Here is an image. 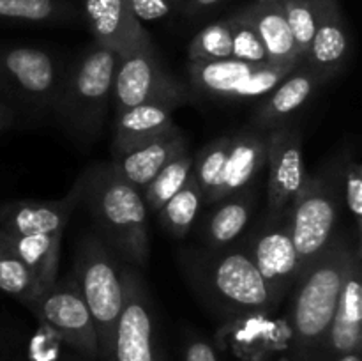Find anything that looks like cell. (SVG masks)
Instances as JSON below:
<instances>
[{
	"instance_id": "obj_4",
	"label": "cell",
	"mask_w": 362,
	"mask_h": 361,
	"mask_svg": "<svg viewBox=\"0 0 362 361\" xmlns=\"http://www.w3.org/2000/svg\"><path fill=\"white\" fill-rule=\"evenodd\" d=\"M119 55L92 42L64 69L52 113L81 145L92 144L105 127Z\"/></svg>"
},
{
	"instance_id": "obj_8",
	"label": "cell",
	"mask_w": 362,
	"mask_h": 361,
	"mask_svg": "<svg viewBox=\"0 0 362 361\" xmlns=\"http://www.w3.org/2000/svg\"><path fill=\"white\" fill-rule=\"evenodd\" d=\"M191 99L189 87L163 66L154 45L140 46L119 57L112 99L115 113L147 103L168 105L177 110Z\"/></svg>"
},
{
	"instance_id": "obj_37",
	"label": "cell",
	"mask_w": 362,
	"mask_h": 361,
	"mask_svg": "<svg viewBox=\"0 0 362 361\" xmlns=\"http://www.w3.org/2000/svg\"><path fill=\"white\" fill-rule=\"evenodd\" d=\"M16 120H18L16 115H14V113L11 112L2 101H0V133L9 130V127H13L14 124H16Z\"/></svg>"
},
{
	"instance_id": "obj_16",
	"label": "cell",
	"mask_w": 362,
	"mask_h": 361,
	"mask_svg": "<svg viewBox=\"0 0 362 361\" xmlns=\"http://www.w3.org/2000/svg\"><path fill=\"white\" fill-rule=\"evenodd\" d=\"M83 16L94 42L113 50L119 57L152 45L151 34L136 20L127 0H83Z\"/></svg>"
},
{
	"instance_id": "obj_27",
	"label": "cell",
	"mask_w": 362,
	"mask_h": 361,
	"mask_svg": "<svg viewBox=\"0 0 362 361\" xmlns=\"http://www.w3.org/2000/svg\"><path fill=\"white\" fill-rule=\"evenodd\" d=\"M204 205V195L191 177L186 186L173 195L156 214L166 232L172 234L175 239H184L197 225Z\"/></svg>"
},
{
	"instance_id": "obj_24",
	"label": "cell",
	"mask_w": 362,
	"mask_h": 361,
	"mask_svg": "<svg viewBox=\"0 0 362 361\" xmlns=\"http://www.w3.org/2000/svg\"><path fill=\"white\" fill-rule=\"evenodd\" d=\"M173 110L175 108L168 105L147 103V105H138L134 108L115 113L112 144L113 154L127 151L175 126L172 119Z\"/></svg>"
},
{
	"instance_id": "obj_26",
	"label": "cell",
	"mask_w": 362,
	"mask_h": 361,
	"mask_svg": "<svg viewBox=\"0 0 362 361\" xmlns=\"http://www.w3.org/2000/svg\"><path fill=\"white\" fill-rule=\"evenodd\" d=\"M191 173H193V154L189 151H182L170 159L140 191L147 211L156 214L173 195L186 186L187 180L191 179Z\"/></svg>"
},
{
	"instance_id": "obj_33",
	"label": "cell",
	"mask_w": 362,
	"mask_h": 361,
	"mask_svg": "<svg viewBox=\"0 0 362 361\" xmlns=\"http://www.w3.org/2000/svg\"><path fill=\"white\" fill-rule=\"evenodd\" d=\"M341 195L356 227V239L361 241L362 227V166L350 152H341Z\"/></svg>"
},
{
	"instance_id": "obj_19",
	"label": "cell",
	"mask_w": 362,
	"mask_h": 361,
	"mask_svg": "<svg viewBox=\"0 0 362 361\" xmlns=\"http://www.w3.org/2000/svg\"><path fill=\"white\" fill-rule=\"evenodd\" d=\"M317 32L303 62L331 81L345 71L350 57V38L338 0H317Z\"/></svg>"
},
{
	"instance_id": "obj_20",
	"label": "cell",
	"mask_w": 362,
	"mask_h": 361,
	"mask_svg": "<svg viewBox=\"0 0 362 361\" xmlns=\"http://www.w3.org/2000/svg\"><path fill=\"white\" fill-rule=\"evenodd\" d=\"M182 151H187V138L180 127L172 126L151 140L141 142L127 151L115 152L110 163L124 180L141 191L170 159Z\"/></svg>"
},
{
	"instance_id": "obj_36",
	"label": "cell",
	"mask_w": 362,
	"mask_h": 361,
	"mask_svg": "<svg viewBox=\"0 0 362 361\" xmlns=\"http://www.w3.org/2000/svg\"><path fill=\"white\" fill-rule=\"evenodd\" d=\"M221 2H225V0H186V6H184L180 14L186 18L202 16V14L209 13L214 7H218Z\"/></svg>"
},
{
	"instance_id": "obj_15",
	"label": "cell",
	"mask_w": 362,
	"mask_h": 361,
	"mask_svg": "<svg viewBox=\"0 0 362 361\" xmlns=\"http://www.w3.org/2000/svg\"><path fill=\"white\" fill-rule=\"evenodd\" d=\"M267 151L269 131L257 130L250 124L230 134L221 180L207 205L251 190L262 170L267 168Z\"/></svg>"
},
{
	"instance_id": "obj_18",
	"label": "cell",
	"mask_w": 362,
	"mask_h": 361,
	"mask_svg": "<svg viewBox=\"0 0 362 361\" xmlns=\"http://www.w3.org/2000/svg\"><path fill=\"white\" fill-rule=\"evenodd\" d=\"M327 81L320 73L300 62L269 94L262 98L260 105L253 113L251 126L262 131L285 126L290 122L293 113L310 103L315 92Z\"/></svg>"
},
{
	"instance_id": "obj_30",
	"label": "cell",
	"mask_w": 362,
	"mask_h": 361,
	"mask_svg": "<svg viewBox=\"0 0 362 361\" xmlns=\"http://www.w3.org/2000/svg\"><path fill=\"white\" fill-rule=\"evenodd\" d=\"M189 62H212L232 59V32L226 18L202 28L187 48Z\"/></svg>"
},
{
	"instance_id": "obj_23",
	"label": "cell",
	"mask_w": 362,
	"mask_h": 361,
	"mask_svg": "<svg viewBox=\"0 0 362 361\" xmlns=\"http://www.w3.org/2000/svg\"><path fill=\"white\" fill-rule=\"evenodd\" d=\"M0 241L30 269L41 289L57 282L62 236L48 234H18L0 229Z\"/></svg>"
},
{
	"instance_id": "obj_32",
	"label": "cell",
	"mask_w": 362,
	"mask_h": 361,
	"mask_svg": "<svg viewBox=\"0 0 362 361\" xmlns=\"http://www.w3.org/2000/svg\"><path fill=\"white\" fill-rule=\"evenodd\" d=\"M281 7L286 23L292 30L297 52H299L300 59H304V55L310 50L311 41H313L315 32H317V0H281Z\"/></svg>"
},
{
	"instance_id": "obj_11",
	"label": "cell",
	"mask_w": 362,
	"mask_h": 361,
	"mask_svg": "<svg viewBox=\"0 0 362 361\" xmlns=\"http://www.w3.org/2000/svg\"><path fill=\"white\" fill-rule=\"evenodd\" d=\"M240 241L264 282L281 303L300 276L299 258L290 230V207L279 214H265Z\"/></svg>"
},
{
	"instance_id": "obj_28",
	"label": "cell",
	"mask_w": 362,
	"mask_h": 361,
	"mask_svg": "<svg viewBox=\"0 0 362 361\" xmlns=\"http://www.w3.org/2000/svg\"><path fill=\"white\" fill-rule=\"evenodd\" d=\"M228 144L230 134H223V137L209 142L193 156V173H191V177L197 183V186L200 188L205 205L209 204V200H211L212 195L219 186L223 168H225L226 152H228Z\"/></svg>"
},
{
	"instance_id": "obj_22",
	"label": "cell",
	"mask_w": 362,
	"mask_h": 361,
	"mask_svg": "<svg viewBox=\"0 0 362 361\" xmlns=\"http://www.w3.org/2000/svg\"><path fill=\"white\" fill-rule=\"evenodd\" d=\"M243 13L264 41L269 64L293 67L303 62L293 42L292 30L286 23L281 0H253L243 7Z\"/></svg>"
},
{
	"instance_id": "obj_25",
	"label": "cell",
	"mask_w": 362,
	"mask_h": 361,
	"mask_svg": "<svg viewBox=\"0 0 362 361\" xmlns=\"http://www.w3.org/2000/svg\"><path fill=\"white\" fill-rule=\"evenodd\" d=\"M76 18L71 0H0V25H57Z\"/></svg>"
},
{
	"instance_id": "obj_3",
	"label": "cell",
	"mask_w": 362,
	"mask_h": 361,
	"mask_svg": "<svg viewBox=\"0 0 362 361\" xmlns=\"http://www.w3.org/2000/svg\"><path fill=\"white\" fill-rule=\"evenodd\" d=\"M81 202L98 236L119 258L134 268L148 260L147 207L140 190L124 180L112 163H98L80 176Z\"/></svg>"
},
{
	"instance_id": "obj_10",
	"label": "cell",
	"mask_w": 362,
	"mask_h": 361,
	"mask_svg": "<svg viewBox=\"0 0 362 361\" xmlns=\"http://www.w3.org/2000/svg\"><path fill=\"white\" fill-rule=\"evenodd\" d=\"M25 306L30 308L48 331L73 347L78 354L87 360H98L94 321L71 275L66 280H57Z\"/></svg>"
},
{
	"instance_id": "obj_21",
	"label": "cell",
	"mask_w": 362,
	"mask_h": 361,
	"mask_svg": "<svg viewBox=\"0 0 362 361\" xmlns=\"http://www.w3.org/2000/svg\"><path fill=\"white\" fill-rule=\"evenodd\" d=\"M255 209V191L223 198L207 205L198 223V237L205 248H225L243 237Z\"/></svg>"
},
{
	"instance_id": "obj_9",
	"label": "cell",
	"mask_w": 362,
	"mask_h": 361,
	"mask_svg": "<svg viewBox=\"0 0 362 361\" xmlns=\"http://www.w3.org/2000/svg\"><path fill=\"white\" fill-rule=\"evenodd\" d=\"M293 67L255 66L235 59L187 62V81L189 88L211 101L247 103L269 94Z\"/></svg>"
},
{
	"instance_id": "obj_29",
	"label": "cell",
	"mask_w": 362,
	"mask_h": 361,
	"mask_svg": "<svg viewBox=\"0 0 362 361\" xmlns=\"http://www.w3.org/2000/svg\"><path fill=\"white\" fill-rule=\"evenodd\" d=\"M0 292L28 304L42 292L30 269L0 241Z\"/></svg>"
},
{
	"instance_id": "obj_7",
	"label": "cell",
	"mask_w": 362,
	"mask_h": 361,
	"mask_svg": "<svg viewBox=\"0 0 362 361\" xmlns=\"http://www.w3.org/2000/svg\"><path fill=\"white\" fill-rule=\"evenodd\" d=\"M64 69L59 57L45 48L0 46V101L16 119H41L52 113Z\"/></svg>"
},
{
	"instance_id": "obj_34",
	"label": "cell",
	"mask_w": 362,
	"mask_h": 361,
	"mask_svg": "<svg viewBox=\"0 0 362 361\" xmlns=\"http://www.w3.org/2000/svg\"><path fill=\"white\" fill-rule=\"evenodd\" d=\"M138 21H158L182 13L186 0H127Z\"/></svg>"
},
{
	"instance_id": "obj_35",
	"label": "cell",
	"mask_w": 362,
	"mask_h": 361,
	"mask_svg": "<svg viewBox=\"0 0 362 361\" xmlns=\"http://www.w3.org/2000/svg\"><path fill=\"white\" fill-rule=\"evenodd\" d=\"M184 361H219L218 350L200 335H189L184 342Z\"/></svg>"
},
{
	"instance_id": "obj_17",
	"label": "cell",
	"mask_w": 362,
	"mask_h": 361,
	"mask_svg": "<svg viewBox=\"0 0 362 361\" xmlns=\"http://www.w3.org/2000/svg\"><path fill=\"white\" fill-rule=\"evenodd\" d=\"M81 202L80 177L59 200H13L0 204V229L18 234L62 236Z\"/></svg>"
},
{
	"instance_id": "obj_12",
	"label": "cell",
	"mask_w": 362,
	"mask_h": 361,
	"mask_svg": "<svg viewBox=\"0 0 362 361\" xmlns=\"http://www.w3.org/2000/svg\"><path fill=\"white\" fill-rule=\"evenodd\" d=\"M124 308L113 343V361H168L158 335L151 294L134 265H122Z\"/></svg>"
},
{
	"instance_id": "obj_2",
	"label": "cell",
	"mask_w": 362,
	"mask_h": 361,
	"mask_svg": "<svg viewBox=\"0 0 362 361\" xmlns=\"http://www.w3.org/2000/svg\"><path fill=\"white\" fill-rule=\"evenodd\" d=\"M354 244L336 232L292 287L288 308V361H324L325 342Z\"/></svg>"
},
{
	"instance_id": "obj_38",
	"label": "cell",
	"mask_w": 362,
	"mask_h": 361,
	"mask_svg": "<svg viewBox=\"0 0 362 361\" xmlns=\"http://www.w3.org/2000/svg\"><path fill=\"white\" fill-rule=\"evenodd\" d=\"M334 361H362L361 360V353H352V354H345V356L338 357Z\"/></svg>"
},
{
	"instance_id": "obj_31",
	"label": "cell",
	"mask_w": 362,
	"mask_h": 361,
	"mask_svg": "<svg viewBox=\"0 0 362 361\" xmlns=\"http://www.w3.org/2000/svg\"><path fill=\"white\" fill-rule=\"evenodd\" d=\"M226 20H228L230 32H232V59L255 64V66L269 64V55L264 41L258 35L253 23L243 13V9L230 14Z\"/></svg>"
},
{
	"instance_id": "obj_13",
	"label": "cell",
	"mask_w": 362,
	"mask_h": 361,
	"mask_svg": "<svg viewBox=\"0 0 362 361\" xmlns=\"http://www.w3.org/2000/svg\"><path fill=\"white\" fill-rule=\"evenodd\" d=\"M267 170L265 214L274 216L292 205L308 176L299 127L288 122L269 131Z\"/></svg>"
},
{
	"instance_id": "obj_14",
	"label": "cell",
	"mask_w": 362,
	"mask_h": 361,
	"mask_svg": "<svg viewBox=\"0 0 362 361\" xmlns=\"http://www.w3.org/2000/svg\"><path fill=\"white\" fill-rule=\"evenodd\" d=\"M362 350V250L356 239L325 342L324 361Z\"/></svg>"
},
{
	"instance_id": "obj_1",
	"label": "cell",
	"mask_w": 362,
	"mask_h": 361,
	"mask_svg": "<svg viewBox=\"0 0 362 361\" xmlns=\"http://www.w3.org/2000/svg\"><path fill=\"white\" fill-rule=\"evenodd\" d=\"M179 262L194 294L219 317L267 315L281 304L240 239L225 248H186L180 251Z\"/></svg>"
},
{
	"instance_id": "obj_5",
	"label": "cell",
	"mask_w": 362,
	"mask_h": 361,
	"mask_svg": "<svg viewBox=\"0 0 362 361\" xmlns=\"http://www.w3.org/2000/svg\"><path fill=\"white\" fill-rule=\"evenodd\" d=\"M71 278L94 321L99 357L113 361L115 331L124 308V275L119 257L98 234H85L76 246Z\"/></svg>"
},
{
	"instance_id": "obj_6",
	"label": "cell",
	"mask_w": 362,
	"mask_h": 361,
	"mask_svg": "<svg viewBox=\"0 0 362 361\" xmlns=\"http://www.w3.org/2000/svg\"><path fill=\"white\" fill-rule=\"evenodd\" d=\"M341 207V154H338L322 163L313 173H308L290 205V230L300 275L338 232L336 227Z\"/></svg>"
}]
</instances>
